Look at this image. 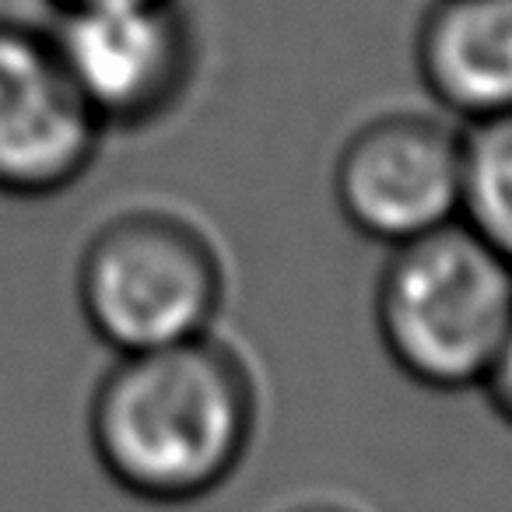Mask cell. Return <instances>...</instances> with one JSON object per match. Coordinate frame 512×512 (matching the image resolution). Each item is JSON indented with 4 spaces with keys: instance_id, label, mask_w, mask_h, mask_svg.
Segmentation results:
<instances>
[{
    "instance_id": "6da1fadb",
    "label": "cell",
    "mask_w": 512,
    "mask_h": 512,
    "mask_svg": "<svg viewBox=\"0 0 512 512\" xmlns=\"http://www.w3.org/2000/svg\"><path fill=\"white\" fill-rule=\"evenodd\" d=\"M256 425V376L218 334L116 355L88 400L102 474L151 505H190L225 488L253 449Z\"/></svg>"
},
{
    "instance_id": "7a4b0ae2",
    "label": "cell",
    "mask_w": 512,
    "mask_h": 512,
    "mask_svg": "<svg viewBox=\"0 0 512 512\" xmlns=\"http://www.w3.org/2000/svg\"><path fill=\"white\" fill-rule=\"evenodd\" d=\"M372 316L386 358L414 386L481 390L512 327V264L449 221L386 253Z\"/></svg>"
},
{
    "instance_id": "3957f363",
    "label": "cell",
    "mask_w": 512,
    "mask_h": 512,
    "mask_svg": "<svg viewBox=\"0 0 512 512\" xmlns=\"http://www.w3.org/2000/svg\"><path fill=\"white\" fill-rule=\"evenodd\" d=\"M78 313L113 355L155 351L214 334L228 271L218 242L169 207L106 218L78 253Z\"/></svg>"
},
{
    "instance_id": "277c9868",
    "label": "cell",
    "mask_w": 512,
    "mask_h": 512,
    "mask_svg": "<svg viewBox=\"0 0 512 512\" xmlns=\"http://www.w3.org/2000/svg\"><path fill=\"white\" fill-rule=\"evenodd\" d=\"M46 32L106 137L165 123L197 81V29L179 0H78L53 8Z\"/></svg>"
},
{
    "instance_id": "5b68a950",
    "label": "cell",
    "mask_w": 512,
    "mask_h": 512,
    "mask_svg": "<svg viewBox=\"0 0 512 512\" xmlns=\"http://www.w3.org/2000/svg\"><path fill=\"white\" fill-rule=\"evenodd\" d=\"M330 193L362 239L393 249L460 221L463 130L418 109H386L348 134Z\"/></svg>"
},
{
    "instance_id": "8992f818",
    "label": "cell",
    "mask_w": 512,
    "mask_h": 512,
    "mask_svg": "<svg viewBox=\"0 0 512 512\" xmlns=\"http://www.w3.org/2000/svg\"><path fill=\"white\" fill-rule=\"evenodd\" d=\"M102 141L46 25L0 15V197H60L92 172Z\"/></svg>"
},
{
    "instance_id": "52a82bcc",
    "label": "cell",
    "mask_w": 512,
    "mask_h": 512,
    "mask_svg": "<svg viewBox=\"0 0 512 512\" xmlns=\"http://www.w3.org/2000/svg\"><path fill=\"white\" fill-rule=\"evenodd\" d=\"M414 67L456 120L512 113V0H432L414 32Z\"/></svg>"
},
{
    "instance_id": "ba28073f",
    "label": "cell",
    "mask_w": 512,
    "mask_h": 512,
    "mask_svg": "<svg viewBox=\"0 0 512 512\" xmlns=\"http://www.w3.org/2000/svg\"><path fill=\"white\" fill-rule=\"evenodd\" d=\"M460 221L512 264V113L463 130Z\"/></svg>"
},
{
    "instance_id": "9c48e42d",
    "label": "cell",
    "mask_w": 512,
    "mask_h": 512,
    "mask_svg": "<svg viewBox=\"0 0 512 512\" xmlns=\"http://www.w3.org/2000/svg\"><path fill=\"white\" fill-rule=\"evenodd\" d=\"M481 393L491 411L512 428V327H509V334H505L502 348H498L495 362H491L488 376H484Z\"/></svg>"
},
{
    "instance_id": "30bf717a",
    "label": "cell",
    "mask_w": 512,
    "mask_h": 512,
    "mask_svg": "<svg viewBox=\"0 0 512 512\" xmlns=\"http://www.w3.org/2000/svg\"><path fill=\"white\" fill-rule=\"evenodd\" d=\"M285 512H358L351 505H341V502H302V505H292Z\"/></svg>"
},
{
    "instance_id": "8fae6325",
    "label": "cell",
    "mask_w": 512,
    "mask_h": 512,
    "mask_svg": "<svg viewBox=\"0 0 512 512\" xmlns=\"http://www.w3.org/2000/svg\"><path fill=\"white\" fill-rule=\"evenodd\" d=\"M50 8H64V4H78V0H46Z\"/></svg>"
}]
</instances>
